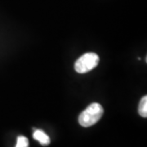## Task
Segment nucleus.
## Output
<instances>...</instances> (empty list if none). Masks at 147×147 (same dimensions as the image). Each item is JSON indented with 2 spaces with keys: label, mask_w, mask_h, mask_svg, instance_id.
<instances>
[{
  "label": "nucleus",
  "mask_w": 147,
  "mask_h": 147,
  "mask_svg": "<svg viewBox=\"0 0 147 147\" xmlns=\"http://www.w3.org/2000/svg\"><path fill=\"white\" fill-rule=\"evenodd\" d=\"M34 138L39 142L42 146H47L50 144V137L42 130H35L33 134Z\"/></svg>",
  "instance_id": "3"
},
{
  "label": "nucleus",
  "mask_w": 147,
  "mask_h": 147,
  "mask_svg": "<svg viewBox=\"0 0 147 147\" xmlns=\"http://www.w3.org/2000/svg\"><path fill=\"white\" fill-rule=\"evenodd\" d=\"M104 114V109L99 103H92L88 105L79 116V124L88 127L96 124Z\"/></svg>",
  "instance_id": "1"
},
{
  "label": "nucleus",
  "mask_w": 147,
  "mask_h": 147,
  "mask_svg": "<svg viewBox=\"0 0 147 147\" xmlns=\"http://www.w3.org/2000/svg\"><path fill=\"white\" fill-rule=\"evenodd\" d=\"M138 112H139V115L144 117V118H146L147 117V96H145L142 98V100L140 101V104H139V108H138Z\"/></svg>",
  "instance_id": "4"
},
{
  "label": "nucleus",
  "mask_w": 147,
  "mask_h": 147,
  "mask_svg": "<svg viewBox=\"0 0 147 147\" xmlns=\"http://www.w3.org/2000/svg\"><path fill=\"white\" fill-rule=\"evenodd\" d=\"M100 58L97 54L88 53L84 54L74 64L75 71L79 74H85L95 69L99 64Z\"/></svg>",
  "instance_id": "2"
},
{
  "label": "nucleus",
  "mask_w": 147,
  "mask_h": 147,
  "mask_svg": "<svg viewBox=\"0 0 147 147\" xmlns=\"http://www.w3.org/2000/svg\"><path fill=\"white\" fill-rule=\"evenodd\" d=\"M16 147H29V140L24 136H19L17 137Z\"/></svg>",
  "instance_id": "5"
}]
</instances>
